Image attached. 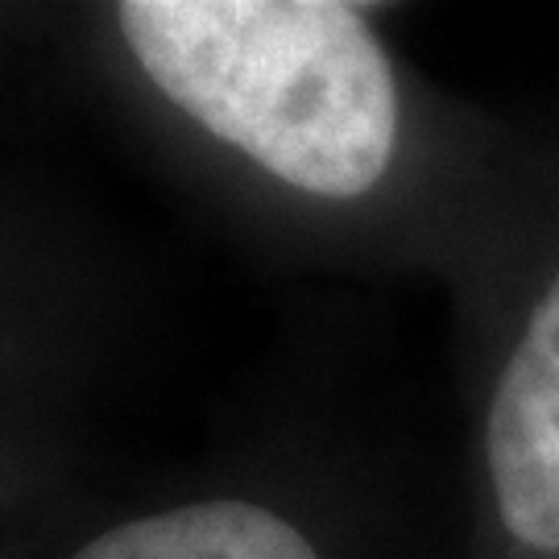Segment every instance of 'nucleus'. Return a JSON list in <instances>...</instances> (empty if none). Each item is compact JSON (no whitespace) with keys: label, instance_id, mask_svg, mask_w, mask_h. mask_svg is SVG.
Returning a JSON list of instances; mask_svg holds the SVG:
<instances>
[{"label":"nucleus","instance_id":"1","mask_svg":"<svg viewBox=\"0 0 559 559\" xmlns=\"http://www.w3.org/2000/svg\"><path fill=\"white\" fill-rule=\"evenodd\" d=\"M141 71L282 182L357 200L399 141V87L369 21L332 0H129Z\"/></svg>","mask_w":559,"mask_h":559},{"label":"nucleus","instance_id":"2","mask_svg":"<svg viewBox=\"0 0 559 559\" xmlns=\"http://www.w3.org/2000/svg\"><path fill=\"white\" fill-rule=\"evenodd\" d=\"M489 473L506 531L559 551V274L501 369L489 406Z\"/></svg>","mask_w":559,"mask_h":559},{"label":"nucleus","instance_id":"3","mask_svg":"<svg viewBox=\"0 0 559 559\" xmlns=\"http://www.w3.org/2000/svg\"><path fill=\"white\" fill-rule=\"evenodd\" d=\"M71 559H320L286 519L249 501H203L112 526Z\"/></svg>","mask_w":559,"mask_h":559}]
</instances>
